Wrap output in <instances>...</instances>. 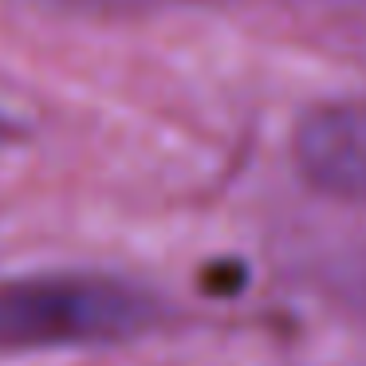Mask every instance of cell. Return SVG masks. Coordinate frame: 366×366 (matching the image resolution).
<instances>
[{"label": "cell", "instance_id": "1", "mask_svg": "<svg viewBox=\"0 0 366 366\" xmlns=\"http://www.w3.org/2000/svg\"><path fill=\"white\" fill-rule=\"evenodd\" d=\"M162 319L150 292L103 272H36L0 280V355L111 347Z\"/></svg>", "mask_w": 366, "mask_h": 366}, {"label": "cell", "instance_id": "2", "mask_svg": "<svg viewBox=\"0 0 366 366\" xmlns=\"http://www.w3.org/2000/svg\"><path fill=\"white\" fill-rule=\"evenodd\" d=\"M292 154L311 189L366 205V99L311 107L295 122Z\"/></svg>", "mask_w": 366, "mask_h": 366}]
</instances>
